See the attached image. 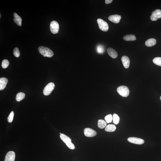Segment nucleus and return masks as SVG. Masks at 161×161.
Segmentation results:
<instances>
[{"mask_svg": "<svg viewBox=\"0 0 161 161\" xmlns=\"http://www.w3.org/2000/svg\"><path fill=\"white\" fill-rule=\"evenodd\" d=\"M117 90L119 94L124 97H127L129 95V90L126 86H120L117 88Z\"/></svg>", "mask_w": 161, "mask_h": 161, "instance_id": "obj_2", "label": "nucleus"}, {"mask_svg": "<svg viewBox=\"0 0 161 161\" xmlns=\"http://www.w3.org/2000/svg\"><path fill=\"white\" fill-rule=\"evenodd\" d=\"M113 123L115 124H118L119 123L120 118L118 115L116 114H114L113 115Z\"/></svg>", "mask_w": 161, "mask_h": 161, "instance_id": "obj_21", "label": "nucleus"}, {"mask_svg": "<svg viewBox=\"0 0 161 161\" xmlns=\"http://www.w3.org/2000/svg\"><path fill=\"white\" fill-rule=\"evenodd\" d=\"M112 0H105V3L106 4H109L112 3Z\"/></svg>", "mask_w": 161, "mask_h": 161, "instance_id": "obj_29", "label": "nucleus"}, {"mask_svg": "<svg viewBox=\"0 0 161 161\" xmlns=\"http://www.w3.org/2000/svg\"><path fill=\"white\" fill-rule=\"evenodd\" d=\"M127 140L131 143L139 145L143 144L144 142V140L142 139L134 137H129Z\"/></svg>", "mask_w": 161, "mask_h": 161, "instance_id": "obj_8", "label": "nucleus"}, {"mask_svg": "<svg viewBox=\"0 0 161 161\" xmlns=\"http://www.w3.org/2000/svg\"><path fill=\"white\" fill-rule=\"evenodd\" d=\"M61 134H62V133H60V135H61Z\"/></svg>", "mask_w": 161, "mask_h": 161, "instance_id": "obj_32", "label": "nucleus"}, {"mask_svg": "<svg viewBox=\"0 0 161 161\" xmlns=\"http://www.w3.org/2000/svg\"><path fill=\"white\" fill-rule=\"evenodd\" d=\"M60 137L62 140L66 144L71 141V138L64 134H61L60 135Z\"/></svg>", "mask_w": 161, "mask_h": 161, "instance_id": "obj_18", "label": "nucleus"}, {"mask_svg": "<svg viewBox=\"0 0 161 161\" xmlns=\"http://www.w3.org/2000/svg\"><path fill=\"white\" fill-rule=\"evenodd\" d=\"M116 128V126L114 125L110 124L106 126L105 130L107 132H113L115 131Z\"/></svg>", "mask_w": 161, "mask_h": 161, "instance_id": "obj_16", "label": "nucleus"}, {"mask_svg": "<svg viewBox=\"0 0 161 161\" xmlns=\"http://www.w3.org/2000/svg\"><path fill=\"white\" fill-rule=\"evenodd\" d=\"M160 18L161 10L160 9H156L152 12L150 16V19L152 21H155Z\"/></svg>", "mask_w": 161, "mask_h": 161, "instance_id": "obj_6", "label": "nucleus"}, {"mask_svg": "<svg viewBox=\"0 0 161 161\" xmlns=\"http://www.w3.org/2000/svg\"><path fill=\"white\" fill-rule=\"evenodd\" d=\"M123 39L126 41H132L136 40V38L135 35L130 34L125 36L123 37Z\"/></svg>", "mask_w": 161, "mask_h": 161, "instance_id": "obj_17", "label": "nucleus"}, {"mask_svg": "<svg viewBox=\"0 0 161 161\" xmlns=\"http://www.w3.org/2000/svg\"><path fill=\"white\" fill-rule=\"evenodd\" d=\"M105 119L106 122L107 123H110L112 122V120H113V117L110 114L105 117Z\"/></svg>", "mask_w": 161, "mask_h": 161, "instance_id": "obj_25", "label": "nucleus"}, {"mask_svg": "<svg viewBox=\"0 0 161 161\" xmlns=\"http://www.w3.org/2000/svg\"><path fill=\"white\" fill-rule=\"evenodd\" d=\"M14 113L13 111L11 112L8 118V121L9 123H12L13 121L14 117Z\"/></svg>", "mask_w": 161, "mask_h": 161, "instance_id": "obj_26", "label": "nucleus"}, {"mask_svg": "<svg viewBox=\"0 0 161 161\" xmlns=\"http://www.w3.org/2000/svg\"><path fill=\"white\" fill-rule=\"evenodd\" d=\"M9 65V61L7 59H4L3 60L2 63V67L3 68H7Z\"/></svg>", "mask_w": 161, "mask_h": 161, "instance_id": "obj_24", "label": "nucleus"}, {"mask_svg": "<svg viewBox=\"0 0 161 161\" xmlns=\"http://www.w3.org/2000/svg\"><path fill=\"white\" fill-rule=\"evenodd\" d=\"M107 52L109 55L112 58H116L118 57V53L113 48H108L107 49Z\"/></svg>", "mask_w": 161, "mask_h": 161, "instance_id": "obj_12", "label": "nucleus"}, {"mask_svg": "<svg viewBox=\"0 0 161 161\" xmlns=\"http://www.w3.org/2000/svg\"><path fill=\"white\" fill-rule=\"evenodd\" d=\"M84 135L87 137H92L96 136L97 134L96 131L90 128H87L84 129Z\"/></svg>", "mask_w": 161, "mask_h": 161, "instance_id": "obj_7", "label": "nucleus"}, {"mask_svg": "<svg viewBox=\"0 0 161 161\" xmlns=\"http://www.w3.org/2000/svg\"><path fill=\"white\" fill-rule=\"evenodd\" d=\"M59 27L58 23L57 21L51 22L50 25V29L51 32L53 34H57L58 33Z\"/></svg>", "mask_w": 161, "mask_h": 161, "instance_id": "obj_5", "label": "nucleus"}, {"mask_svg": "<svg viewBox=\"0 0 161 161\" xmlns=\"http://www.w3.org/2000/svg\"><path fill=\"white\" fill-rule=\"evenodd\" d=\"M25 97V94L23 92H20V93L17 94L16 95V99L17 101L19 102L24 99Z\"/></svg>", "mask_w": 161, "mask_h": 161, "instance_id": "obj_20", "label": "nucleus"}, {"mask_svg": "<svg viewBox=\"0 0 161 161\" xmlns=\"http://www.w3.org/2000/svg\"><path fill=\"white\" fill-rule=\"evenodd\" d=\"M15 152L12 151H9L6 154L5 161H15Z\"/></svg>", "mask_w": 161, "mask_h": 161, "instance_id": "obj_9", "label": "nucleus"}, {"mask_svg": "<svg viewBox=\"0 0 161 161\" xmlns=\"http://www.w3.org/2000/svg\"><path fill=\"white\" fill-rule=\"evenodd\" d=\"M107 125V122L102 119H99L98 121V126L100 129L104 128Z\"/></svg>", "mask_w": 161, "mask_h": 161, "instance_id": "obj_19", "label": "nucleus"}, {"mask_svg": "<svg viewBox=\"0 0 161 161\" xmlns=\"http://www.w3.org/2000/svg\"><path fill=\"white\" fill-rule=\"evenodd\" d=\"M55 85L53 82L48 83L45 87L43 90V94L45 96H48L50 94L54 89Z\"/></svg>", "mask_w": 161, "mask_h": 161, "instance_id": "obj_4", "label": "nucleus"}, {"mask_svg": "<svg viewBox=\"0 0 161 161\" xmlns=\"http://www.w3.org/2000/svg\"><path fill=\"white\" fill-rule=\"evenodd\" d=\"M13 53L15 57H20V53L19 49L17 48H14L13 50Z\"/></svg>", "mask_w": 161, "mask_h": 161, "instance_id": "obj_27", "label": "nucleus"}, {"mask_svg": "<svg viewBox=\"0 0 161 161\" xmlns=\"http://www.w3.org/2000/svg\"><path fill=\"white\" fill-rule=\"evenodd\" d=\"M153 62L155 64L161 66V57L155 58L153 59Z\"/></svg>", "mask_w": 161, "mask_h": 161, "instance_id": "obj_22", "label": "nucleus"}, {"mask_svg": "<svg viewBox=\"0 0 161 161\" xmlns=\"http://www.w3.org/2000/svg\"><path fill=\"white\" fill-rule=\"evenodd\" d=\"M160 100H161V96L160 97Z\"/></svg>", "mask_w": 161, "mask_h": 161, "instance_id": "obj_31", "label": "nucleus"}, {"mask_svg": "<svg viewBox=\"0 0 161 161\" xmlns=\"http://www.w3.org/2000/svg\"><path fill=\"white\" fill-rule=\"evenodd\" d=\"M97 51L99 54H103L104 51V47L102 45H98L97 47Z\"/></svg>", "mask_w": 161, "mask_h": 161, "instance_id": "obj_23", "label": "nucleus"}, {"mask_svg": "<svg viewBox=\"0 0 161 161\" xmlns=\"http://www.w3.org/2000/svg\"><path fill=\"white\" fill-rule=\"evenodd\" d=\"M8 80L7 78L3 77L0 79V90H4L7 86Z\"/></svg>", "mask_w": 161, "mask_h": 161, "instance_id": "obj_13", "label": "nucleus"}, {"mask_svg": "<svg viewBox=\"0 0 161 161\" xmlns=\"http://www.w3.org/2000/svg\"><path fill=\"white\" fill-rule=\"evenodd\" d=\"M38 50L39 52L44 57H51L54 55V53L52 51L46 47L40 46Z\"/></svg>", "mask_w": 161, "mask_h": 161, "instance_id": "obj_1", "label": "nucleus"}, {"mask_svg": "<svg viewBox=\"0 0 161 161\" xmlns=\"http://www.w3.org/2000/svg\"><path fill=\"white\" fill-rule=\"evenodd\" d=\"M66 144L68 147L71 149H74L75 148V146L72 142L70 141L68 143H66Z\"/></svg>", "mask_w": 161, "mask_h": 161, "instance_id": "obj_28", "label": "nucleus"}, {"mask_svg": "<svg viewBox=\"0 0 161 161\" xmlns=\"http://www.w3.org/2000/svg\"><path fill=\"white\" fill-rule=\"evenodd\" d=\"M121 60L123 66L126 68H129L130 64V60L127 56H123L121 58Z\"/></svg>", "mask_w": 161, "mask_h": 161, "instance_id": "obj_11", "label": "nucleus"}, {"mask_svg": "<svg viewBox=\"0 0 161 161\" xmlns=\"http://www.w3.org/2000/svg\"><path fill=\"white\" fill-rule=\"evenodd\" d=\"M14 21L16 24L18 26H22V18L16 13L14 14Z\"/></svg>", "mask_w": 161, "mask_h": 161, "instance_id": "obj_14", "label": "nucleus"}, {"mask_svg": "<svg viewBox=\"0 0 161 161\" xmlns=\"http://www.w3.org/2000/svg\"><path fill=\"white\" fill-rule=\"evenodd\" d=\"M97 22L99 29L101 30L104 32H107L108 30V25L104 20L101 19H98L97 20Z\"/></svg>", "mask_w": 161, "mask_h": 161, "instance_id": "obj_3", "label": "nucleus"}, {"mask_svg": "<svg viewBox=\"0 0 161 161\" xmlns=\"http://www.w3.org/2000/svg\"><path fill=\"white\" fill-rule=\"evenodd\" d=\"M156 43V40L155 39L151 38L147 40L145 42V44L147 46L151 47L154 46Z\"/></svg>", "mask_w": 161, "mask_h": 161, "instance_id": "obj_15", "label": "nucleus"}, {"mask_svg": "<svg viewBox=\"0 0 161 161\" xmlns=\"http://www.w3.org/2000/svg\"><path fill=\"white\" fill-rule=\"evenodd\" d=\"M108 19L110 21L117 24L119 23L121 17V16L117 15H112L109 16Z\"/></svg>", "mask_w": 161, "mask_h": 161, "instance_id": "obj_10", "label": "nucleus"}, {"mask_svg": "<svg viewBox=\"0 0 161 161\" xmlns=\"http://www.w3.org/2000/svg\"><path fill=\"white\" fill-rule=\"evenodd\" d=\"M1 14H0V18H1Z\"/></svg>", "mask_w": 161, "mask_h": 161, "instance_id": "obj_30", "label": "nucleus"}]
</instances>
